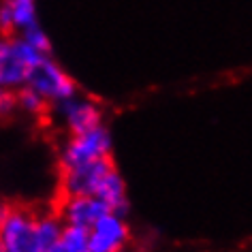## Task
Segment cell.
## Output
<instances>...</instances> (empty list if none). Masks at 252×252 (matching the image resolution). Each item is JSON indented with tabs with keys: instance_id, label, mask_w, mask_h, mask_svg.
Instances as JSON below:
<instances>
[{
	"instance_id": "10",
	"label": "cell",
	"mask_w": 252,
	"mask_h": 252,
	"mask_svg": "<svg viewBox=\"0 0 252 252\" xmlns=\"http://www.w3.org/2000/svg\"><path fill=\"white\" fill-rule=\"evenodd\" d=\"M64 231L60 214H36L34 222V252H58V244Z\"/></svg>"
},
{
	"instance_id": "3",
	"label": "cell",
	"mask_w": 252,
	"mask_h": 252,
	"mask_svg": "<svg viewBox=\"0 0 252 252\" xmlns=\"http://www.w3.org/2000/svg\"><path fill=\"white\" fill-rule=\"evenodd\" d=\"M52 116L68 135H75L103 124V107L94 98L77 92L60 103H54Z\"/></svg>"
},
{
	"instance_id": "6",
	"label": "cell",
	"mask_w": 252,
	"mask_h": 252,
	"mask_svg": "<svg viewBox=\"0 0 252 252\" xmlns=\"http://www.w3.org/2000/svg\"><path fill=\"white\" fill-rule=\"evenodd\" d=\"M130 244V226L126 216L107 210L90 229V252H120Z\"/></svg>"
},
{
	"instance_id": "11",
	"label": "cell",
	"mask_w": 252,
	"mask_h": 252,
	"mask_svg": "<svg viewBox=\"0 0 252 252\" xmlns=\"http://www.w3.org/2000/svg\"><path fill=\"white\" fill-rule=\"evenodd\" d=\"M58 252H90V229L79 224H64Z\"/></svg>"
},
{
	"instance_id": "5",
	"label": "cell",
	"mask_w": 252,
	"mask_h": 252,
	"mask_svg": "<svg viewBox=\"0 0 252 252\" xmlns=\"http://www.w3.org/2000/svg\"><path fill=\"white\" fill-rule=\"evenodd\" d=\"M28 86L34 88L36 92H41L52 105L73 96V94H77V84H75V79L52 58V56H45V58L32 68Z\"/></svg>"
},
{
	"instance_id": "13",
	"label": "cell",
	"mask_w": 252,
	"mask_h": 252,
	"mask_svg": "<svg viewBox=\"0 0 252 252\" xmlns=\"http://www.w3.org/2000/svg\"><path fill=\"white\" fill-rule=\"evenodd\" d=\"M13 15V32H24L26 28L39 24L36 20V2H7Z\"/></svg>"
},
{
	"instance_id": "2",
	"label": "cell",
	"mask_w": 252,
	"mask_h": 252,
	"mask_svg": "<svg viewBox=\"0 0 252 252\" xmlns=\"http://www.w3.org/2000/svg\"><path fill=\"white\" fill-rule=\"evenodd\" d=\"M113 139L105 124L84 133L68 135V139L60 148V169H73L79 165L100 160L111 156Z\"/></svg>"
},
{
	"instance_id": "14",
	"label": "cell",
	"mask_w": 252,
	"mask_h": 252,
	"mask_svg": "<svg viewBox=\"0 0 252 252\" xmlns=\"http://www.w3.org/2000/svg\"><path fill=\"white\" fill-rule=\"evenodd\" d=\"M20 34H24V39H26L30 45H34L39 52H43V54H49L52 52V41H49V36H47V32L41 28V24H34V26H30V28H26L24 32H20Z\"/></svg>"
},
{
	"instance_id": "16",
	"label": "cell",
	"mask_w": 252,
	"mask_h": 252,
	"mask_svg": "<svg viewBox=\"0 0 252 252\" xmlns=\"http://www.w3.org/2000/svg\"><path fill=\"white\" fill-rule=\"evenodd\" d=\"M0 28H2V32H13V15H11V9L7 2H2V7H0Z\"/></svg>"
},
{
	"instance_id": "15",
	"label": "cell",
	"mask_w": 252,
	"mask_h": 252,
	"mask_svg": "<svg viewBox=\"0 0 252 252\" xmlns=\"http://www.w3.org/2000/svg\"><path fill=\"white\" fill-rule=\"evenodd\" d=\"M13 109H17V94L11 90H2V94H0V111H2V116H9V111Z\"/></svg>"
},
{
	"instance_id": "1",
	"label": "cell",
	"mask_w": 252,
	"mask_h": 252,
	"mask_svg": "<svg viewBox=\"0 0 252 252\" xmlns=\"http://www.w3.org/2000/svg\"><path fill=\"white\" fill-rule=\"evenodd\" d=\"M49 54L39 52L34 45L17 32L15 36H4L0 43V86L2 90L17 92L28 86L30 73Z\"/></svg>"
},
{
	"instance_id": "9",
	"label": "cell",
	"mask_w": 252,
	"mask_h": 252,
	"mask_svg": "<svg viewBox=\"0 0 252 252\" xmlns=\"http://www.w3.org/2000/svg\"><path fill=\"white\" fill-rule=\"evenodd\" d=\"M96 197L103 201V203L113 212L120 214H128V192H126V182L120 175L118 167H111L109 171L105 173V178L100 180V184L96 188Z\"/></svg>"
},
{
	"instance_id": "7",
	"label": "cell",
	"mask_w": 252,
	"mask_h": 252,
	"mask_svg": "<svg viewBox=\"0 0 252 252\" xmlns=\"http://www.w3.org/2000/svg\"><path fill=\"white\" fill-rule=\"evenodd\" d=\"M113 165L111 156L88 165H79L73 169H62L60 173V190L62 194H94L100 184V180L105 178V173L109 171Z\"/></svg>"
},
{
	"instance_id": "8",
	"label": "cell",
	"mask_w": 252,
	"mask_h": 252,
	"mask_svg": "<svg viewBox=\"0 0 252 252\" xmlns=\"http://www.w3.org/2000/svg\"><path fill=\"white\" fill-rule=\"evenodd\" d=\"M109 210L96 194H62L58 214L64 224H79L92 229V224Z\"/></svg>"
},
{
	"instance_id": "4",
	"label": "cell",
	"mask_w": 252,
	"mask_h": 252,
	"mask_svg": "<svg viewBox=\"0 0 252 252\" xmlns=\"http://www.w3.org/2000/svg\"><path fill=\"white\" fill-rule=\"evenodd\" d=\"M36 214L26 207L4 205L0 216V250L2 252H34Z\"/></svg>"
},
{
	"instance_id": "12",
	"label": "cell",
	"mask_w": 252,
	"mask_h": 252,
	"mask_svg": "<svg viewBox=\"0 0 252 252\" xmlns=\"http://www.w3.org/2000/svg\"><path fill=\"white\" fill-rule=\"evenodd\" d=\"M15 94H17V109L22 113H26V116H43L52 107V103L41 92H36L30 86L20 88Z\"/></svg>"
},
{
	"instance_id": "17",
	"label": "cell",
	"mask_w": 252,
	"mask_h": 252,
	"mask_svg": "<svg viewBox=\"0 0 252 252\" xmlns=\"http://www.w3.org/2000/svg\"><path fill=\"white\" fill-rule=\"evenodd\" d=\"M4 2H36V0H4Z\"/></svg>"
}]
</instances>
